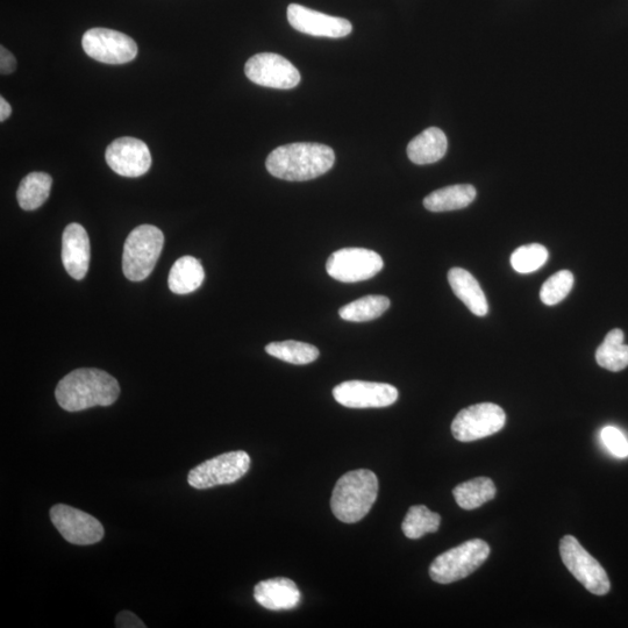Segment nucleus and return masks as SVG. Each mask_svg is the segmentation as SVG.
I'll return each mask as SVG.
<instances>
[{"mask_svg": "<svg viewBox=\"0 0 628 628\" xmlns=\"http://www.w3.org/2000/svg\"><path fill=\"white\" fill-rule=\"evenodd\" d=\"M82 46L91 59L107 64L128 63L138 55V46L132 38L107 28H92L85 32Z\"/></svg>", "mask_w": 628, "mask_h": 628, "instance_id": "10", "label": "nucleus"}, {"mask_svg": "<svg viewBox=\"0 0 628 628\" xmlns=\"http://www.w3.org/2000/svg\"><path fill=\"white\" fill-rule=\"evenodd\" d=\"M381 255L366 248H342L326 263L327 274L342 283L370 280L383 269Z\"/></svg>", "mask_w": 628, "mask_h": 628, "instance_id": "8", "label": "nucleus"}, {"mask_svg": "<svg viewBox=\"0 0 628 628\" xmlns=\"http://www.w3.org/2000/svg\"><path fill=\"white\" fill-rule=\"evenodd\" d=\"M477 192L473 185H451L433 191L424 199V206L431 212H448L467 208L475 201Z\"/></svg>", "mask_w": 628, "mask_h": 628, "instance_id": "20", "label": "nucleus"}, {"mask_svg": "<svg viewBox=\"0 0 628 628\" xmlns=\"http://www.w3.org/2000/svg\"><path fill=\"white\" fill-rule=\"evenodd\" d=\"M254 598L264 609L283 611L297 608L302 595L294 581L276 577L256 584Z\"/></svg>", "mask_w": 628, "mask_h": 628, "instance_id": "17", "label": "nucleus"}, {"mask_svg": "<svg viewBox=\"0 0 628 628\" xmlns=\"http://www.w3.org/2000/svg\"><path fill=\"white\" fill-rule=\"evenodd\" d=\"M105 159L114 173L124 177H140L152 166V154L145 142L130 137L114 140L106 149Z\"/></svg>", "mask_w": 628, "mask_h": 628, "instance_id": "14", "label": "nucleus"}, {"mask_svg": "<svg viewBox=\"0 0 628 628\" xmlns=\"http://www.w3.org/2000/svg\"><path fill=\"white\" fill-rule=\"evenodd\" d=\"M62 262L67 273L77 281L88 274L90 264V240L80 224H70L62 237Z\"/></svg>", "mask_w": 628, "mask_h": 628, "instance_id": "16", "label": "nucleus"}, {"mask_svg": "<svg viewBox=\"0 0 628 628\" xmlns=\"http://www.w3.org/2000/svg\"><path fill=\"white\" fill-rule=\"evenodd\" d=\"M288 20L295 30L313 37L340 39L353 31L351 21L347 19L327 16L298 4L289 5Z\"/></svg>", "mask_w": 628, "mask_h": 628, "instance_id": "15", "label": "nucleus"}, {"mask_svg": "<svg viewBox=\"0 0 628 628\" xmlns=\"http://www.w3.org/2000/svg\"><path fill=\"white\" fill-rule=\"evenodd\" d=\"M390 308V299L385 296L370 295L349 303L339 310L341 319L351 323H367L380 318Z\"/></svg>", "mask_w": 628, "mask_h": 628, "instance_id": "25", "label": "nucleus"}, {"mask_svg": "<svg viewBox=\"0 0 628 628\" xmlns=\"http://www.w3.org/2000/svg\"><path fill=\"white\" fill-rule=\"evenodd\" d=\"M202 263L192 256H183L171 268L168 278L169 289L176 295H188L204 282Z\"/></svg>", "mask_w": 628, "mask_h": 628, "instance_id": "21", "label": "nucleus"}, {"mask_svg": "<svg viewBox=\"0 0 628 628\" xmlns=\"http://www.w3.org/2000/svg\"><path fill=\"white\" fill-rule=\"evenodd\" d=\"M447 148L446 134L438 127H430L410 142L408 156L413 163L425 166L440 161Z\"/></svg>", "mask_w": 628, "mask_h": 628, "instance_id": "19", "label": "nucleus"}, {"mask_svg": "<svg viewBox=\"0 0 628 628\" xmlns=\"http://www.w3.org/2000/svg\"><path fill=\"white\" fill-rule=\"evenodd\" d=\"M53 180L46 173H31L21 181L17 199L20 208L25 211H34L41 208L51 195Z\"/></svg>", "mask_w": 628, "mask_h": 628, "instance_id": "22", "label": "nucleus"}, {"mask_svg": "<svg viewBox=\"0 0 628 628\" xmlns=\"http://www.w3.org/2000/svg\"><path fill=\"white\" fill-rule=\"evenodd\" d=\"M456 503L463 510H475L496 496L495 483L488 477H477L453 490Z\"/></svg>", "mask_w": 628, "mask_h": 628, "instance_id": "23", "label": "nucleus"}, {"mask_svg": "<svg viewBox=\"0 0 628 628\" xmlns=\"http://www.w3.org/2000/svg\"><path fill=\"white\" fill-rule=\"evenodd\" d=\"M51 519L56 530L70 544L94 545L104 538V527L98 519L69 505L53 506Z\"/></svg>", "mask_w": 628, "mask_h": 628, "instance_id": "12", "label": "nucleus"}, {"mask_svg": "<svg viewBox=\"0 0 628 628\" xmlns=\"http://www.w3.org/2000/svg\"><path fill=\"white\" fill-rule=\"evenodd\" d=\"M266 352L278 360L291 363V365H309L319 358V349L313 345L301 341L271 342L266 347Z\"/></svg>", "mask_w": 628, "mask_h": 628, "instance_id": "26", "label": "nucleus"}, {"mask_svg": "<svg viewBox=\"0 0 628 628\" xmlns=\"http://www.w3.org/2000/svg\"><path fill=\"white\" fill-rule=\"evenodd\" d=\"M16 67V57L7 51L4 46L0 47V70H2V75H10L16 70Z\"/></svg>", "mask_w": 628, "mask_h": 628, "instance_id": "32", "label": "nucleus"}, {"mask_svg": "<svg viewBox=\"0 0 628 628\" xmlns=\"http://www.w3.org/2000/svg\"><path fill=\"white\" fill-rule=\"evenodd\" d=\"M489 555L490 547L487 542L481 539L468 540L439 555L430 567V576L434 582L440 584L458 582L476 572Z\"/></svg>", "mask_w": 628, "mask_h": 628, "instance_id": "5", "label": "nucleus"}, {"mask_svg": "<svg viewBox=\"0 0 628 628\" xmlns=\"http://www.w3.org/2000/svg\"><path fill=\"white\" fill-rule=\"evenodd\" d=\"M334 161L331 147L299 142L276 148L269 154L266 167L271 175L281 180L304 182L326 174L333 168Z\"/></svg>", "mask_w": 628, "mask_h": 628, "instance_id": "2", "label": "nucleus"}, {"mask_svg": "<svg viewBox=\"0 0 628 628\" xmlns=\"http://www.w3.org/2000/svg\"><path fill=\"white\" fill-rule=\"evenodd\" d=\"M378 478L373 471H349L335 484L331 498L333 515L342 523L354 524L365 518L378 496Z\"/></svg>", "mask_w": 628, "mask_h": 628, "instance_id": "3", "label": "nucleus"}, {"mask_svg": "<svg viewBox=\"0 0 628 628\" xmlns=\"http://www.w3.org/2000/svg\"><path fill=\"white\" fill-rule=\"evenodd\" d=\"M12 107L9 102L5 101V98H0V120L5 121L11 116Z\"/></svg>", "mask_w": 628, "mask_h": 628, "instance_id": "33", "label": "nucleus"}, {"mask_svg": "<svg viewBox=\"0 0 628 628\" xmlns=\"http://www.w3.org/2000/svg\"><path fill=\"white\" fill-rule=\"evenodd\" d=\"M248 80L261 87L290 90L301 82L297 68L283 56L274 53L256 54L245 66Z\"/></svg>", "mask_w": 628, "mask_h": 628, "instance_id": "11", "label": "nucleus"}, {"mask_svg": "<svg viewBox=\"0 0 628 628\" xmlns=\"http://www.w3.org/2000/svg\"><path fill=\"white\" fill-rule=\"evenodd\" d=\"M625 334L619 328L606 335L603 344L598 347L596 361L606 370L617 371L628 367V346L624 344Z\"/></svg>", "mask_w": 628, "mask_h": 628, "instance_id": "24", "label": "nucleus"}, {"mask_svg": "<svg viewBox=\"0 0 628 628\" xmlns=\"http://www.w3.org/2000/svg\"><path fill=\"white\" fill-rule=\"evenodd\" d=\"M398 390L387 383L348 381L333 389V397L349 409H382L395 404Z\"/></svg>", "mask_w": 628, "mask_h": 628, "instance_id": "13", "label": "nucleus"}, {"mask_svg": "<svg viewBox=\"0 0 628 628\" xmlns=\"http://www.w3.org/2000/svg\"><path fill=\"white\" fill-rule=\"evenodd\" d=\"M602 444L618 459L628 458V439L624 432L615 426H606L601 431Z\"/></svg>", "mask_w": 628, "mask_h": 628, "instance_id": "30", "label": "nucleus"}, {"mask_svg": "<svg viewBox=\"0 0 628 628\" xmlns=\"http://www.w3.org/2000/svg\"><path fill=\"white\" fill-rule=\"evenodd\" d=\"M574 275L569 270H561L549 277L540 291L541 302L548 306L559 304L574 287Z\"/></svg>", "mask_w": 628, "mask_h": 628, "instance_id": "29", "label": "nucleus"}, {"mask_svg": "<svg viewBox=\"0 0 628 628\" xmlns=\"http://www.w3.org/2000/svg\"><path fill=\"white\" fill-rule=\"evenodd\" d=\"M441 517L438 513L428 510L425 505L411 506L402 524L406 538L417 540L427 533L439 530Z\"/></svg>", "mask_w": 628, "mask_h": 628, "instance_id": "27", "label": "nucleus"}, {"mask_svg": "<svg viewBox=\"0 0 628 628\" xmlns=\"http://www.w3.org/2000/svg\"><path fill=\"white\" fill-rule=\"evenodd\" d=\"M164 245L160 228L141 225L128 235L123 254V270L128 280L140 282L153 273Z\"/></svg>", "mask_w": 628, "mask_h": 628, "instance_id": "4", "label": "nucleus"}, {"mask_svg": "<svg viewBox=\"0 0 628 628\" xmlns=\"http://www.w3.org/2000/svg\"><path fill=\"white\" fill-rule=\"evenodd\" d=\"M563 563L583 587L597 596L608 594L611 583L608 574L595 558L585 551L572 535H566L560 542Z\"/></svg>", "mask_w": 628, "mask_h": 628, "instance_id": "6", "label": "nucleus"}, {"mask_svg": "<svg viewBox=\"0 0 628 628\" xmlns=\"http://www.w3.org/2000/svg\"><path fill=\"white\" fill-rule=\"evenodd\" d=\"M549 253L545 246L531 244L516 249L511 255V266L520 274H531L544 267Z\"/></svg>", "mask_w": 628, "mask_h": 628, "instance_id": "28", "label": "nucleus"}, {"mask_svg": "<svg viewBox=\"0 0 628 628\" xmlns=\"http://www.w3.org/2000/svg\"><path fill=\"white\" fill-rule=\"evenodd\" d=\"M120 395L119 383L101 369L83 368L63 377L55 390L57 403L68 412L110 406Z\"/></svg>", "mask_w": 628, "mask_h": 628, "instance_id": "1", "label": "nucleus"}, {"mask_svg": "<svg viewBox=\"0 0 628 628\" xmlns=\"http://www.w3.org/2000/svg\"><path fill=\"white\" fill-rule=\"evenodd\" d=\"M448 282L456 297L477 317L487 316L489 304L480 283L469 271L452 268L448 273Z\"/></svg>", "mask_w": 628, "mask_h": 628, "instance_id": "18", "label": "nucleus"}, {"mask_svg": "<svg viewBox=\"0 0 628 628\" xmlns=\"http://www.w3.org/2000/svg\"><path fill=\"white\" fill-rule=\"evenodd\" d=\"M249 468L251 456L246 452L225 453L192 469L188 475V482L192 488L199 490L232 484L244 477Z\"/></svg>", "mask_w": 628, "mask_h": 628, "instance_id": "7", "label": "nucleus"}, {"mask_svg": "<svg viewBox=\"0 0 628 628\" xmlns=\"http://www.w3.org/2000/svg\"><path fill=\"white\" fill-rule=\"evenodd\" d=\"M116 626L120 628H144L142 620L130 611H121L116 618Z\"/></svg>", "mask_w": 628, "mask_h": 628, "instance_id": "31", "label": "nucleus"}, {"mask_svg": "<svg viewBox=\"0 0 628 628\" xmlns=\"http://www.w3.org/2000/svg\"><path fill=\"white\" fill-rule=\"evenodd\" d=\"M505 421V412L501 406L492 403L469 406L453 420V437L461 442L487 438L502 431Z\"/></svg>", "mask_w": 628, "mask_h": 628, "instance_id": "9", "label": "nucleus"}]
</instances>
